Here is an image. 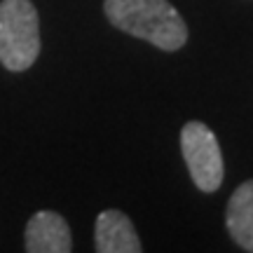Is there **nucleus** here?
I'll use <instances>...</instances> for the list:
<instances>
[{"instance_id": "7ed1b4c3", "label": "nucleus", "mask_w": 253, "mask_h": 253, "mask_svg": "<svg viewBox=\"0 0 253 253\" xmlns=\"http://www.w3.org/2000/svg\"><path fill=\"white\" fill-rule=\"evenodd\" d=\"M181 150L195 185L202 192H216L225 176L216 134L204 122H188L181 129Z\"/></svg>"}, {"instance_id": "f03ea898", "label": "nucleus", "mask_w": 253, "mask_h": 253, "mask_svg": "<svg viewBox=\"0 0 253 253\" xmlns=\"http://www.w3.org/2000/svg\"><path fill=\"white\" fill-rule=\"evenodd\" d=\"M40 54V21L31 0L0 2V63L12 73L31 68Z\"/></svg>"}, {"instance_id": "39448f33", "label": "nucleus", "mask_w": 253, "mask_h": 253, "mask_svg": "<svg viewBox=\"0 0 253 253\" xmlns=\"http://www.w3.org/2000/svg\"><path fill=\"white\" fill-rule=\"evenodd\" d=\"M94 242L99 253H138L143 251V244L136 235L131 220L118 211L106 209L101 211L94 225Z\"/></svg>"}, {"instance_id": "f257e3e1", "label": "nucleus", "mask_w": 253, "mask_h": 253, "mask_svg": "<svg viewBox=\"0 0 253 253\" xmlns=\"http://www.w3.org/2000/svg\"><path fill=\"white\" fill-rule=\"evenodd\" d=\"M103 12L115 28L164 52L188 42V26L169 0H106Z\"/></svg>"}, {"instance_id": "20e7f679", "label": "nucleus", "mask_w": 253, "mask_h": 253, "mask_svg": "<svg viewBox=\"0 0 253 253\" xmlns=\"http://www.w3.org/2000/svg\"><path fill=\"white\" fill-rule=\"evenodd\" d=\"M28 253H68L73 251L71 227L56 211H38L26 225Z\"/></svg>"}, {"instance_id": "423d86ee", "label": "nucleus", "mask_w": 253, "mask_h": 253, "mask_svg": "<svg viewBox=\"0 0 253 253\" xmlns=\"http://www.w3.org/2000/svg\"><path fill=\"white\" fill-rule=\"evenodd\" d=\"M225 225L235 244L253 253V181L242 183L232 192L225 211Z\"/></svg>"}]
</instances>
